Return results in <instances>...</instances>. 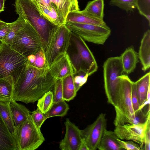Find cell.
<instances>
[{
    "instance_id": "60d3db41",
    "label": "cell",
    "mask_w": 150,
    "mask_h": 150,
    "mask_svg": "<svg viewBox=\"0 0 150 150\" xmlns=\"http://www.w3.org/2000/svg\"><path fill=\"white\" fill-rule=\"evenodd\" d=\"M150 120L149 121L145 130L144 135V149L150 150Z\"/></svg>"
},
{
    "instance_id": "2e32d148",
    "label": "cell",
    "mask_w": 150,
    "mask_h": 150,
    "mask_svg": "<svg viewBox=\"0 0 150 150\" xmlns=\"http://www.w3.org/2000/svg\"><path fill=\"white\" fill-rule=\"evenodd\" d=\"M138 58L142 64L144 71L150 67V30H147L144 34L141 40L138 53Z\"/></svg>"
},
{
    "instance_id": "ffe728a7",
    "label": "cell",
    "mask_w": 150,
    "mask_h": 150,
    "mask_svg": "<svg viewBox=\"0 0 150 150\" xmlns=\"http://www.w3.org/2000/svg\"><path fill=\"white\" fill-rule=\"evenodd\" d=\"M114 131L105 129L97 149L99 150H124L120 146Z\"/></svg>"
},
{
    "instance_id": "83f0119b",
    "label": "cell",
    "mask_w": 150,
    "mask_h": 150,
    "mask_svg": "<svg viewBox=\"0 0 150 150\" xmlns=\"http://www.w3.org/2000/svg\"><path fill=\"white\" fill-rule=\"evenodd\" d=\"M34 4L41 15L53 25H62L56 8L50 10L40 5Z\"/></svg>"
},
{
    "instance_id": "6da1fadb",
    "label": "cell",
    "mask_w": 150,
    "mask_h": 150,
    "mask_svg": "<svg viewBox=\"0 0 150 150\" xmlns=\"http://www.w3.org/2000/svg\"><path fill=\"white\" fill-rule=\"evenodd\" d=\"M13 77V99L26 104L34 103L52 91L56 81L49 68H38L28 62Z\"/></svg>"
},
{
    "instance_id": "7402d4cb",
    "label": "cell",
    "mask_w": 150,
    "mask_h": 150,
    "mask_svg": "<svg viewBox=\"0 0 150 150\" xmlns=\"http://www.w3.org/2000/svg\"><path fill=\"white\" fill-rule=\"evenodd\" d=\"M68 22L100 25H106L103 20L83 14L80 11L70 13L66 19V23Z\"/></svg>"
},
{
    "instance_id": "f35d334b",
    "label": "cell",
    "mask_w": 150,
    "mask_h": 150,
    "mask_svg": "<svg viewBox=\"0 0 150 150\" xmlns=\"http://www.w3.org/2000/svg\"><path fill=\"white\" fill-rule=\"evenodd\" d=\"M131 98L133 108L134 111L139 108L135 82L132 81L131 90Z\"/></svg>"
},
{
    "instance_id": "9a60e30c",
    "label": "cell",
    "mask_w": 150,
    "mask_h": 150,
    "mask_svg": "<svg viewBox=\"0 0 150 150\" xmlns=\"http://www.w3.org/2000/svg\"><path fill=\"white\" fill-rule=\"evenodd\" d=\"M56 8L61 23L65 24L66 19L70 12L79 11L77 0H51Z\"/></svg>"
},
{
    "instance_id": "f6af8a7d",
    "label": "cell",
    "mask_w": 150,
    "mask_h": 150,
    "mask_svg": "<svg viewBox=\"0 0 150 150\" xmlns=\"http://www.w3.org/2000/svg\"><path fill=\"white\" fill-rule=\"evenodd\" d=\"M4 11V5L0 1V13Z\"/></svg>"
},
{
    "instance_id": "d6a6232c",
    "label": "cell",
    "mask_w": 150,
    "mask_h": 150,
    "mask_svg": "<svg viewBox=\"0 0 150 150\" xmlns=\"http://www.w3.org/2000/svg\"><path fill=\"white\" fill-rule=\"evenodd\" d=\"M136 8L140 14L148 20L150 25V0H137Z\"/></svg>"
},
{
    "instance_id": "e575fe53",
    "label": "cell",
    "mask_w": 150,
    "mask_h": 150,
    "mask_svg": "<svg viewBox=\"0 0 150 150\" xmlns=\"http://www.w3.org/2000/svg\"><path fill=\"white\" fill-rule=\"evenodd\" d=\"M53 103L63 100L62 79L57 80L53 88Z\"/></svg>"
},
{
    "instance_id": "1f68e13d",
    "label": "cell",
    "mask_w": 150,
    "mask_h": 150,
    "mask_svg": "<svg viewBox=\"0 0 150 150\" xmlns=\"http://www.w3.org/2000/svg\"><path fill=\"white\" fill-rule=\"evenodd\" d=\"M34 54V61L31 65L40 69L49 68L46 59L45 50L43 48H41Z\"/></svg>"
},
{
    "instance_id": "7bdbcfd3",
    "label": "cell",
    "mask_w": 150,
    "mask_h": 150,
    "mask_svg": "<svg viewBox=\"0 0 150 150\" xmlns=\"http://www.w3.org/2000/svg\"><path fill=\"white\" fill-rule=\"evenodd\" d=\"M82 142L79 147V150H89L85 142L82 139Z\"/></svg>"
},
{
    "instance_id": "9c48e42d",
    "label": "cell",
    "mask_w": 150,
    "mask_h": 150,
    "mask_svg": "<svg viewBox=\"0 0 150 150\" xmlns=\"http://www.w3.org/2000/svg\"><path fill=\"white\" fill-rule=\"evenodd\" d=\"M65 25L72 33L81 37L84 41L103 45L111 33L107 25H100L68 22Z\"/></svg>"
},
{
    "instance_id": "44dd1931",
    "label": "cell",
    "mask_w": 150,
    "mask_h": 150,
    "mask_svg": "<svg viewBox=\"0 0 150 150\" xmlns=\"http://www.w3.org/2000/svg\"><path fill=\"white\" fill-rule=\"evenodd\" d=\"M14 83L11 75L0 78V102L9 103L13 99Z\"/></svg>"
},
{
    "instance_id": "5b68a950",
    "label": "cell",
    "mask_w": 150,
    "mask_h": 150,
    "mask_svg": "<svg viewBox=\"0 0 150 150\" xmlns=\"http://www.w3.org/2000/svg\"><path fill=\"white\" fill-rule=\"evenodd\" d=\"M11 46L27 58L29 55L35 54L41 48L45 50V45L36 30L25 21L13 38Z\"/></svg>"
},
{
    "instance_id": "ac0fdd59",
    "label": "cell",
    "mask_w": 150,
    "mask_h": 150,
    "mask_svg": "<svg viewBox=\"0 0 150 150\" xmlns=\"http://www.w3.org/2000/svg\"><path fill=\"white\" fill-rule=\"evenodd\" d=\"M120 57L124 73L128 74L133 72L139 62L138 54L133 47L127 48Z\"/></svg>"
},
{
    "instance_id": "4fadbf2b",
    "label": "cell",
    "mask_w": 150,
    "mask_h": 150,
    "mask_svg": "<svg viewBox=\"0 0 150 150\" xmlns=\"http://www.w3.org/2000/svg\"><path fill=\"white\" fill-rule=\"evenodd\" d=\"M66 128L64 138L59 143L62 150H79L82 142L81 130L67 118L64 122Z\"/></svg>"
},
{
    "instance_id": "7c38bea8",
    "label": "cell",
    "mask_w": 150,
    "mask_h": 150,
    "mask_svg": "<svg viewBox=\"0 0 150 150\" xmlns=\"http://www.w3.org/2000/svg\"><path fill=\"white\" fill-rule=\"evenodd\" d=\"M149 118L144 123L138 124L126 123L115 127L114 130L118 139L132 140L139 144L141 147L144 142V135Z\"/></svg>"
},
{
    "instance_id": "ee69618b",
    "label": "cell",
    "mask_w": 150,
    "mask_h": 150,
    "mask_svg": "<svg viewBox=\"0 0 150 150\" xmlns=\"http://www.w3.org/2000/svg\"><path fill=\"white\" fill-rule=\"evenodd\" d=\"M7 24V23L5 22L0 20V28L5 26Z\"/></svg>"
},
{
    "instance_id": "74e56055",
    "label": "cell",
    "mask_w": 150,
    "mask_h": 150,
    "mask_svg": "<svg viewBox=\"0 0 150 150\" xmlns=\"http://www.w3.org/2000/svg\"><path fill=\"white\" fill-rule=\"evenodd\" d=\"M120 146L124 149L127 150H139L141 147L132 140L124 141L119 139H117Z\"/></svg>"
},
{
    "instance_id": "bcb514c9",
    "label": "cell",
    "mask_w": 150,
    "mask_h": 150,
    "mask_svg": "<svg viewBox=\"0 0 150 150\" xmlns=\"http://www.w3.org/2000/svg\"><path fill=\"white\" fill-rule=\"evenodd\" d=\"M0 1L4 5L5 0H0Z\"/></svg>"
},
{
    "instance_id": "30bf717a",
    "label": "cell",
    "mask_w": 150,
    "mask_h": 150,
    "mask_svg": "<svg viewBox=\"0 0 150 150\" xmlns=\"http://www.w3.org/2000/svg\"><path fill=\"white\" fill-rule=\"evenodd\" d=\"M26 57L3 42L0 44V78L13 76L27 63Z\"/></svg>"
},
{
    "instance_id": "8992f818",
    "label": "cell",
    "mask_w": 150,
    "mask_h": 150,
    "mask_svg": "<svg viewBox=\"0 0 150 150\" xmlns=\"http://www.w3.org/2000/svg\"><path fill=\"white\" fill-rule=\"evenodd\" d=\"M103 68L104 88L107 102L114 106L119 90L120 76L124 73L120 57L108 58L104 63Z\"/></svg>"
},
{
    "instance_id": "f1b7e54d",
    "label": "cell",
    "mask_w": 150,
    "mask_h": 150,
    "mask_svg": "<svg viewBox=\"0 0 150 150\" xmlns=\"http://www.w3.org/2000/svg\"><path fill=\"white\" fill-rule=\"evenodd\" d=\"M37 108L44 114L50 109L53 103V94L52 91L46 93L38 100Z\"/></svg>"
},
{
    "instance_id": "4316f807",
    "label": "cell",
    "mask_w": 150,
    "mask_h": 150,
    "mask_svg": "<svg viewBox=\"0 0 150 150\" xmlns=\"http://www.w3.org/2000/svg\"><path fill=\"white\" fill-rule=\"evenodd\" d=\"M69 109L68 104L63 100L53 103L49 110L44 114L46 119L54 116L63 117L66 115Z\"/></svg>"
},
{
    "instance_id": "cb8c5ba5",
    "label": "cell",
    "mask_w": 150,
    "mask_h": 150,
    "mask_svg": "<svg viewBox=\"0 0 150 150\" xmlns=\"http://www.w3.org/2000/svg\"><path fill=\"white\" fill-rule=\"evenodd\" d=\"M150 73L149 72L135 82L139 106L146 100L148 88L150 86Z\"/></svg>"
},
{
    "instance_id": "d590c367",
    "label": "cell",
    "mask_w": 150,
    "mask_h": 150,
    "mask_svg": "<svg viewBox=\"0 0 150 150\" xmlns=\"http://www.w3.org/2000/svg\"><path fill=\"white\" fill-rule=\"evenodd\" d=\"M150 118V109L146 113L144 112L142 109H138L134 111V116L132 123L138 124L145 122Z\"/></svg>"
},
{
    "instance_id": "484cf974",
    "label": "cell",
    "mask_w": 150,
    "mask_h": 150,
    "mask_svg": "<svg viewBox=\"0 0 150 150\" xmlns=\"http://www.w3.org/2000/svg\"><path fill=\"white\" fill-rule=\"evenodd\" d=\"M63 97L64 100L69 101L76 96V91L73 81V75L62 79Z\"/></svg>"
},
{
    "instance_id": "3957f363",
    "label": "cell",
    "mask_w": 150,
    "mask_h": 150,
    "mask_svg": "<svg viewBox=\"0 0 150 150\" xmlns=\"http://www.w3.org/2000/svg\"><path fill=\"white\" fill-rule=\"evenodd\" d=\"M15 11L36 30L46 46L49 33L55 26L40 14L31 0H15Z\"/></svg>"
},
{
    "instance_id": "5bb4252c",
    "label": "cell",
    "mask_w": 150,
    "mask_h": 150,
    "mask_svg": "<svg viewBox=\"0 0 150 150\" xmlns=\"http://www.w3.org/2000/svg\"><path fill=\"white\" fill-rule=\"evenodd\" d=\"M50 71L56 81L74 73L69 54L66 52L58 58L49 67Z\"/></svg>"
},
{
    "instance_id": "d6986e66",
    "label": "cell",
    "mask_w": 150,
    "mask_h": 150,
    "mask_svg": "<svg viewBox=\"0 0 150 150\" xmlns=\"http://www.w3.org/2000/svg\"><path fill=\"white\" fill-rule=\"evenodd\" d=\"M9 107L15 127L25 121L30 116V112L26 107L14 99L10 101Z\"/></svg>"
},
{
    "instance_id": "d4e9b609",
    "label": "cell",
    "mask_w": 150,
    "mask_h": 150,
    "mask_svg": "<svg viewBox=\"0 0 150 150\" xmlns=\"http://www.w3.org/2000/svg\"><path fill=\"white\" fill-rule=\"evenodd\" d=\"M10 103L0 102V113L8 130L14 138L15 127L10 108Z\"/></svg>"
},
{
    "instance_id": "52a82bcc",
    "label": "cell",
    "mask_w": 150,
    "mask_h": 150,
    "mask_svg": "<svg viewBox=\"0 0 150 150\" xmlns=\"http://www.w3.org/2000/svg\"><path fill=\"white\" fill-rule=\"evenodd\" d=\"M71 39L76 49L75 52L71 56L69 55L74 74L82 71L89 76L91 75L98 69V64L93 53L81 37L71 33Z\"/></svg>"
},
{
    "instance_id": "8d00e7d4",
    "label": "cell",
    "mask_w": 150,
    "mask_h": 150,
    "mask_svg": "<svg viewBox=\"0 0 150 150\" xmlns=\"http://www.w3.org/2000/svg\"><path fill=\"white\" fill-rule=\"evenodd\" d=\"M31 113V116L33 122L37 128L40 129L42 125L46 120L44 114L38 108Z\"/></svg>"
},
{
    "instance_id": "836d02e7",
    "label": "cell",
    "mask_w": 150,
    "mask_h": 150,
    "mask_svg": "<svg viewBox=\"0 0 150 150\" xmlns=\"http://www.w3.org/2000/svg\"><path fill=\"white\" fill-rule=\"evenodd\" d=\"M89 75L82 71H80L73 74V81L76 91L87 81Z\"/></svg>"
},
{
    "instance_id": "7a4b0ae2",
    "label": "cell",
    "mask_w": 150,
    "mask_h": 150,
    "mask_svg": "<svg viewBox=\"0 0 150 150\" xmlns=\"http://www.w3.org/2000/svg\"><path fill=\"white\" fill-rule=\"evenodd\" d=\"M119 90L114 106L115 116L113 122L115 126L131 123L134 116L131 95L132 81L125 74L120 76Z\"/></svg>"
},
{
    "instance_id": "ba28073f",
    "label": "cell",
    "mask_w": 150,
    "mask_h": 150,
    "mask_svg": "<svg viewBox=\"0 0 150 150\" xmlns=\"http://www.w3.org/2000/svg\"><path fill=\"white\" fill-rule=\"evenodd\" d=\"M14 139L18 150H34L45 141L40 129L33 122L30 116L15 127Z\"/></svg>"
},
{
    "instance_id": "603a6c76",
    "label": "cell",
    "mask_w": 150,
    "mask_h": 150,
    "mask_svg": "<svg viewBox=\"0 0 150 150\" xmlns=\"http://www.w3.org/2000/svg\"><path fill=\"white\" fill-rule=\"evenodd\" d=\"M104 7V0H93L88 1L85 9L80 12L83 14L103 20Z\"/></svg>"
},
{
    "instance_id": "4dcf8cb0",
    "label": "cell",
    "mask_w": 150,
    "mask_h": 150,
    "mask_svg": "<svg viewBox=\"0 0 150 150\" xmlns=\"http://www.w3.org/2000/svg\"><path fill=\"white\" fill-rule=\"evenodd\" d=\"M137 0H110L109 4L128 11H133L136 8Z\"/></svg>"
},
{
    "instance_id": "8fae6325",
    "label": "cell",
    "mask_w": 150,
    "mask_h": 150,
    "mask_svg": "<svg viewBox=\"0 0 150 150\" xmlns=\"http://www.w3.org/2000/svg\"><path fill=\"white\" fill-rule=\"evenodd\" d=\"M107 124L106 114L101 113L92 123L81 130L82 139L89 150L97 149L104 131L106 129Z\"/></svg>"
},
{
    "instance_id": "277c9868",
    "label": "cell",
    "mask_w": 150,
    "mask_h": 150,
    "mask_svg": "<svg viewBox=\"0 0 150 150\" xmlns=\"http://www.w3.org/2000/svg\"><path fill=\"white\" fill-rule=\"evenodd\" d=\"M71 33L65 24L56 26L50 32L45 49V55L50 67L67 52Z\"/></svg>"
},
{
    "instance_id": "e0dca14e",
    "label": "cell",
    "mask_w": 150,
    "mask_h": 150,
    "mask_svg": "<svg viewBox=\"0 0 150 150\" xmlns=\"http://www.w3.org/2000/svg\"><path fill=\"white\" fill-rule=\"evenodd\" d=\"M0 150H18L14 137L8 130L0 113Z\"/></svg>"
},
{
    "instance_id": "ab89813d",
    "label": "cell",
    "mask_w": 150,
    "mask_h": 150,
    "mask_svg": "<svg viewBox=\"0 0 150 150\" xmlns=\"http://www.w3.org/2000/svg\"><path fill=\"white\" fill-rule=\"evenodd\" d=\"M35 4L42 6L49 9L56 8L51 0H31Z\"/></svg>"
},
{
    "instance_id": "b9f144b4",
    "label": "cell",
    "mask_w": 150,
    "mask_h": 150,
    "mask_svg": "<svg viewBox=\"0 0 150 150\" xmlns=\"http://www.w3.org/2000/svg\"><path fill=\"white\" fill-rule=\"evenodd\" d=\"M12 24V22L7 23L5 26L0 28V41L2 42L8 35Z\"/></svg>"
},
{
    "instance_id": "f546056e",
    "label": "cell",
    "mask_w": 150,
    "mask_h": 150,
    "mask_svg": "<svg viewBox=\"0 0 150 150\" xmlns=\"http://www.w3.org/2000/svg\"><path fill=\"white\" fill-rule=\"evenodd\" d=\"M25 22V20L19 16L16 21L12 22V24L8 35L1 42H4L11 46L13 38L24 25Z\"/></svg>"
}]
</instances>
